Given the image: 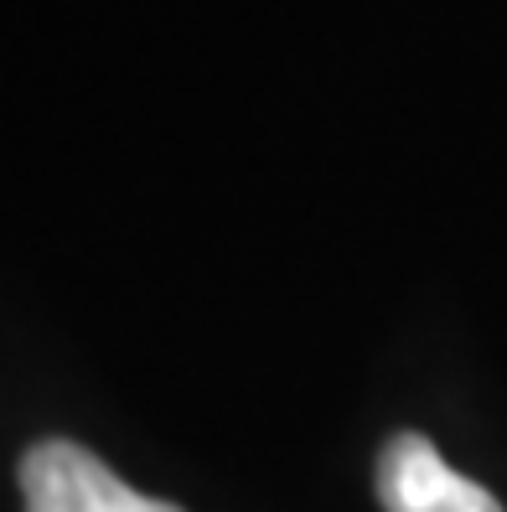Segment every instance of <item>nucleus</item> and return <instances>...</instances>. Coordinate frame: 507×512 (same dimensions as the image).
<instances>
[{"mask_svg":"<svg viewBox=\"0 0 507 512\" xmlns=\"http://www.w3.org/2000/svg\"><path fill=\"white\" fill-rule=\"evenodd\" d=\"M378 502L383 512H502L482 481L461 476L425 435H394L378 456Z\"/></svg>","mask_w":507,"mask_h":512,"instance_id":"nucleus-2","label":"nucleus"},{"mask_svg":"<svg viewBox=\"0 0 507 512\" xmlns=\"http://www.w3.org/2000/svg\"><path fill=\"white\" fill-rule=\"evenodd\" d=\"M26 512H182L166 497H145L119 481L94 450L78 440H42L21 456Z\"/></svg>","mask_w":507,"mask_h":512,"instance_id":"nucleus-1","label":"nucleus"}]
</instances>
